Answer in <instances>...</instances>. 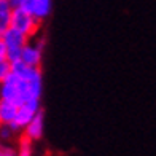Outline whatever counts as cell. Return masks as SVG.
Instances as JSON below:
<instances>
[{
  "mask_svg": "<svg viewBox=\"0 0 156 156\" xmlns=\"http://www.w3.org/2000/svg\"><path fill=\"white\" fill-rule=\"evenodd\" d=\"M27 99H35L29 93V84L24 78L10 73L0 81V101H8L15 105H21Z\"/></svg>",
  "mask_w": 156,
  "mask_h": 156,
  "instance_id": "1",
  "label": "cell"
},
{
  "mask_svg": "<svg viewBox=\"0 0 156 156\" xmlns=\"http://www.w3.org/2000/svg\"><path fill=\"white\" fill-rule=\"evenodd\" d=\"M0 40L6 46V59L10 62H15L19 59L21 49L29 41V37H26L24 34H21L19 30L13 29V27H8L3 34H0Z\"/></svg>",
  "mask_w": 156,
  "mask_h": 156,
  "instance_id": "2",
  "label": "cell"
},
{
  "mask_svg": "<svg viewBox=\"0 0 156 156\" xmlns=\"http://www.w3.org/2000/svg\"><path fill=\"white\" fill-rule=\"evenodd\" d=\"M38 26H40V21L34 15H30V13H27V11H23L19 8H13L10 27L19 30L21 34H24L26 37L30 38V37H34V35L37 34Z\"/></svg>",
  "mask_w": 156,
  "mask_h": 156,
  "instance_id": "3",
  "label": "cell"
},
{
  "mask_svg": "<svg viewBox=\"0 0 156 156\" xmlns=\"http://www.w3.org/2000/svg\"><path fill=\"white\" fill-rule=\"evenodd\" d=\"M41 108L40 105V99H27L26 102H23L21 105H18L16 110V116L13 119V123H10V127L15 132L23 131L24 126L32 119V116Z\"/></svg>",
  "mask_w": 156,
  "mask_h": 156,
  "instance_id": "4",
  "label": "cell"
},
{
  "mask_svg": "<svg viewBox=\"0 0 156 156\" xmlns=\"http://www.w3.org/2000/svg\"><path fill=\"white\" fill-rule=\"evenodd\" d=\"M41 54H43V41L37 45H30L29 41L21 49L19 61H23L29 67H40L41 64Z\"/></svg>",
  "mask_w": 156,
  "mask_h": 156,
  "instance_id": "5",
  "label": "cell"
},
{
  "mask_svg": "<svg viewBox=\"0 0 156 156\" xmlns=\"http://www.w3.org/2000/svg\"><path fill=\"white\" fill-rule=\"evenodd\" d=\"M43 127H45V113L43 110H38L35 115L32 116V119L24 126V136L30 140H38L43 136Z\"/></svg>",
  "mask_w": 156,
  "mask_h": 156,
  "instance_id": "6",
  "label": "cell"
},
{
  "mask_svg": "<svg viewBox=\"0 0 156 156\" xmlns=\"http://www.w3.org/2000/svg\"><path fill=\"white\" fill-rule=\"evenodd\" d=\"M11 13H13V5L8 0H0V34H3L10 27Z\"/></svg>",
  "mask_w": 156,
  "mask_h": 156,
  "instance_id": "7",
  "label": "cell"
},
{
  "mask_svg": "<svg viewBox=\"0 0 156 156\" xmlns=\"http://www.w3.org/2000/svg\"><path fill=\"white\" fill-rule=\"evenodd\" d=\"M16 110H18V105L8 101H0V121H2V124L13 123V119L16 116Z\"/></svg>",
  "mask_w": 156,
  "mask_h": 156,
  "instance_id": "8",
  "label": "cell"
},
{
  "mask_svg": "<svg viewBox=\"0 0 156 156\" xmlns=\"http://www.w3.org/2000/svg\"><path fill=\"white\" fill-rule=\"evenodd\" d=\"M51 8H53V0H35V6H34L32 15L38 21H41V19L49 16Z\"/></svg>",
  "mask_w": 156,
  "mask_h": 156,
  "instance_id": "9",
  "label": "cell"
},
{
  "mask_svg": "<svg viewBox=\"0 0 156 156\" xmlns=\"http://www.w3.org/2000/svg\"><path fill=\"white\" fill-rule=\"evenodd\" d=\"M16 156H32V140L26 136L19 140V147L16 150Z\"/></svg>",
  "mask_w": 156,
  "mask_h": 156,
  "instance_id": "10",
  "label": "cell"
},
{
  "mask_svg": "<svg viewBox=\"0 0 156 156\" xmlns=\"http://www.w3.org/2000/svg\"><path fill=\"white\" fill-rule=\"evenodd\" d=\"M34 6H35V0H16V5L15 8H19L23 11H27V13H34Z\"/></svg>",
  "mask_w": 156,
  "mask_h": 156,
  "instance_id": "11",
  "label": "cell"
},
{
  "mask_svg": "<svg viewBox=\"0 0 156 156\" xmlns=\"http://www.w3.org/2000/svg\"><path fill=\"white\" fill-rule=\"evenodd\" d=\"M11 73V62L8 59H0V81Z\"/></svg>",
  "mask_w": 156,
  "mask_h": 156,
  "instance_id": "12",
  "label": "cell"
},
{
  "mask_svg": "<svg viewBox=\"0 0 156 156\" xmlns=\"http://www.w3.org/2000/svg\"><path fill=\"white\" fill-rule=\"evenodd\" d=\"M13 134H15V131L10 127V124H0V139L8 140V139H11Z\"/></svg>",
  "mask_w": 156,
  "mask_h": 156,
  "instance_id": "13",
  "label": "cell"
},
{
  "mask_svg": "<svg viewBox=\"0 0 156 156\" xmlns=\"http://www.w3.org/2000/svg\"><path fill=\"white\" fill-rule=\"evenodd\" d=\"M0 156H16V150H13V148L3 145V148L0 150Z\"/></svg>",
  "mask_w": 156,
  "mask_h": 156,
  "instance_id": "14",
  "label": "cell"
},
{
  "mask_svg": "<svg viewBox=\"0 0 156 156\" xmlns=\"http://www.w3.org/2000/svg\"><path fill=\"white\" fill-rule=\"evenodd\" d=\"M0 59H6V46L2 40H0Z\"/></svg>",
  "mask_w": 156,
  "mask_h": 156,
  "instance_id": "15",
  "label": "cell"
},
{
  "mask_svg": "<svg viewBox=\"0 0 156 156\" xmlns=\"http://www.w3.org/2000/svg\"><path fill=\"white\" fill-rule=\"evenodd\" d=\"M2 148H3V145H2V144H0V150H2Z\"/></svg>",
  "mask_w": 156,
  "mask_h": 156,
  "instance_id": "16",
  "label": "cell"
},
{
  "mask_svg": "<svg viewBox=\"0 0 156 156\" xmlns=\"http://www.w3.org/2000/svg\"><path fill=\"white\" fill-rule=\"evenodd\" d=\"M0 124H2V121H0Z\"/></svg>",
  "mask_w": 156,
  "mask_h": 156,
  "instance_id": "17",
  "label": "cell"
}]
</instances>
